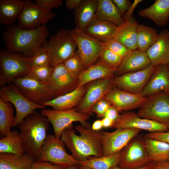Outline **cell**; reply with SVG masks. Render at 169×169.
<instances>
[{"label":"cell","mask_w":169,"mask_h":169,"mask_svg":"<svg viewBox=\"0 0 169 169\" xmlns=\"http://www.w3.org/2000/svg\"><path fill=\"white\" fill-rule=\"evenodd\" d=\"M76 134L73 126L65 129L60 139L70 151L72 156L78 161H84L91 157L103 156L100 131L93 130L90 123L85 126L77 125Z\"/></svg>","instance_id":"cell-1"},{"label":"cell","mask_w":169,"mask_h":169,"mask_svg":"<svg viewBox=\"0 0 169 169\" xmlns=\"http://www.w3.org/2000/svg\"><path fill=\"white\" fill-rule=\"evenodd\" d=\"M3 34L7 51L20 52L26 58L32 57L49 36L46 23L33 30L22 29L14 24L7 25Z\"/></svg>","instance_id":"cell-2"},{"label":"cell","mask_w":169,"mask_h":169,"mask_svg":"<svg viewBox=\"0 0 169 169\" xmlns=\"http://www.w3.org/2000/svg\"><path fill=\"white\" fill-rule=\"evenodd\" d=\"M50 123L46 116L34 111L17 125L25 152L34 161L39 159Z\"/></svg>","instance_id":"cell-3"},{"label":"cell","mask_w":169,"mask_h":169,"mask_svg":"<svg viewBox=\"0 0 169 169\" xmlns=\"http://www.w3.org/2000/svg\"><path fill=\"white\" fill-rule=\"evenodd\" d=\"M49 55L50 66L54 68L63 63L76 53L77 45L69 30L61 28L42 45Z\"/></svg>","instance_id":"cell-4"},{"label":"cell","mask_w":169,"mask_h":169,"mask_svg":"<svg viewBox=\"0 0 169 169\" xmlns=\"http://www.w3.org/2000/svg\"><path fill=\"white\" fill-rule=\"evenodd\" d=\"M30 68L28 58L4 49L0 51V86L10 84L14 79L27 75Z\"/></svg>","instance_id":"cell-5"},{"label":"cell","mask_w":169,"mask_h":169,"mask_svg":"<svg viewBox=\"0 0 169 169\" xmlns=\"http://www.w3.org/2000/svg\"><path fill=\"white\" fill-rule=\"evenodd\" d=\"M152 161L148 155L144 141V136L137 135L121 151L118 166L129 169L143 168Z\"/></svg>","instance_id":"cell-6"},{"label":"cell","mask_w":169,"mask_h":169,"mask_svg":"<svg viewBox=\"0 0 169 169\" xmlns=\"http://www.w3.org/2000/svg\"><path fill=\"white\" fill-rule=\"evenodd\" d=\"M0 98L10 103L15 108L14 126H17L35 110L45 108V106L35 104L27 99L13 83L1 87Z\"/></svg>","instance_id":"cell-7"},{"label":"cell","mask_w":169,"mask_h":169,"mask_svg":"<svg viewBox=\"0 0 169 169\" xmlns=\"http://www.w3.org/2000/svg\"><path fill=\"white\" fill-rule=\"evenodd\" d=\"M65 144L54 135H48L38 160L61 166L67 168L79 166V161L67 152Z\"/></svg>","instance_id":"cell-8"},{"label":"cell","mask_w":169,"mask_h":169,"mask_svg":"<svg viewBox=\"0 0 169 169\" xmlns=\"http://www.w3.org/2000/svg\"><path fill=\"white\" fill-rule=\"evenodd\" d=\"M137 114L140 117L161 123L169 129V95L160 93L147 97Z\"/></svg>","instance_id":"cell-9"},{"label":"cell","mask_w":169,"mask_h":169,"mask_svg":"<svg viewBox=\"0 0 169 169\" xmlns=\"http://www.w3.org/2000/svg\"><path fill=\"white\" fill-rule=\"evenodd\" d=\"M77 45V51L85 68L94 63L99 58L105 48L104 43L93 38L81 29L76 27L69 31Z\"/></svg>","instance_id":"cell-10"},{"label":"cell","mask_w":169,"mask_h":169,"mask_svg":"<svg viewBox=\"0 0 169 169\" xmlns=\"http://www.w3.org/2000/svg\"><path fill=\"white\" fill-rule=\"evenodd\" d=\"M41 113L46 116L52 124L54 135L58 138H60L65 129L73 126V122H79L85 126L89 124L87 120L90 118L89 116L78 112L76 108L62 110L44 109L41 110Z\"/></svg>","instance_id":"cell-11"},{"label":"cell","mask_w":169,"mask_h":169,"mask_svg":"<svg viewBox=\"0 0 169 169\" xmlns=\"http://www.w3.org/2000/svg\"><path fill=\"white\" fill-rule=\"evenodd\" d=\"M114 77H109L88 84L86 92L76 108L77 110L83 114L91 115V110L93 106L103 99L114 86Z\"/></svg>","instance_id":"cell-12"},{"label":"cell","mask_w":169,"mask_h":169,"mask_svg":"<svg viewBox=\"0 0 169 169\" xmlns=\"http://www.w3.org/2000/svg\"><path fill=\"white\" fill-rule=\"evenodd\" d=\"M13 83L27 99L35 104L43 105L54 98L47 84L28 75L16 79Z\"/></svg>","instance_id":"cell-13"},{"label":"cell","mask_w":169,"mask_h":169,"mask_svg":"<svg viewBox=\"0 0 169 169\" xmlns=\"http://www.w3.org/2000/svg\"><path fill=\"white\" fill-rule=\"evenodd\" d=\"M156 66L151 64L144 69L114 77V85L132 93L141 94Z\"/></svg>","instance_id":"cell-14"},{"label":"cell","mask_w":169,"mask_h":169,"mask_svg":"<svg viewBox=\"0 0 169 169\" xmlns=\"http://www.w3.org/2000/svg\"><path fill=\"white\" fill-rule=\"evenodd\" d=\"M78 83L79 76L70 72L62 63L54 67L47 85L54 98L73 91Z\"/></svg>","instance_id":"cell-15"},{"label":"cell","mask_w":169,"mask_h":169,"mask_svg":"<svg viewBox=\"0 0 169 169\" xmlns=\"http://www.w3.org/2000/svg\"><path fill=\"white\" fill-rule=\"evenodd\" d=\"M56 16L53 12L45 11L31 0H27L16 26L23 29H35Z\"/></svg>","instance_id":"cell-16"},{"label":"cell","mask_w":169,"mask_h":169,"mask_svg":"<svg viewBox=\"0 0 169 169\" xmlns=\"http://www.w3.org/2000/svg\"><path fill=\"white\" fill-rule=\"evenodd\" d=\"M141 130L133 128L117 129L112 132L101 131L103 156L121 151Z\"/></svg>","instance_id":"cell-17"},{"label":"cell","mask_w":169,"mask_h":169,"mask_svg":"<svg viewBox=\"0 0 169 169\" xmlns=\"http://www.w3.org/2000/svg\"><path fill=\"white\" fill-rule=\"evenodd\" d=\"M111 128L115 129L133 128L147 131L150 133L169 131V129L161 123L139 117L134 112H127L120 114L114 122Z\"/></svg>","instance_id":"cell-18"},{"label":"cell","mask_w":169,"mask_h":169,"mask_svg":"<svg viewBox=\"0 0 169 169\" xmlns=\"http://www.w3.org/2000/svg\"><path fill=\"white\" fill-rule=\"evenodd\" d=\"M103 99L109 102L120 112L140 108L147 98L141 94H134L114 86Z\"/></svg>","instance_id":"cell-19"},{"label":"cell","mask_w":169,"mask_h":169,"mask_svg":"<svg viewBox=\"0 0 169 169\" xmlns=\"http://www.w3.org/2000/svg\"><path fill=\"white\" fill-rule=\"evenodd\" d=\"M163 93L169 95V67L168 64L159 65L156 68L141 94L147 98Z\"/></svg>","instance_id":"cell-20"},{"label":"cell","mask_w":169,"mask_h":169,"mask_svg":"<svg viewBox=\"0 0 169 169\" xmlns=\"http://www.w3.org/2000/svg\"><path fill=\"white\" fill-rule=\"evenodd\" d=\"M158 34L156 41L146 52L151 64L156 66L169 63V31L164 29Z\"/></svg>","instance_id":"cell-21"},{"label":"cell","mask_w":169,"mask_h":169,"mask_svg":"<svg viewBox=\"0 0 169 169\" xmlns=\"http://www.w3.org/2000/svg\"><path fill=\"white\" fill-rule=\"evenodd\" d=\"M151 64L146 52L138 49L131 51L122 59L115 72L119 75L144 69Z\"/></svg>","instance_id":"cell-22"},{"label":"cell","mask_w":169,"mask_h":169,"mask_svg":"<svg viewBox=\"0 0 169 169\" xmlns=\"http://www.w3.org/2000/svg\"><path fill=\"white\" fill-rule=\"evenodd\" d=\"M116 70L99 60L85 69L79 76V83L76 89L98 79L114 76Z\"/></svg>","instance_id":"cell-23"},{"label":"cell","mask_w":169,"mask_h":169,"mask_svg":"<svg viewBox=\"0 0 169 169\" xmlns=\"http://www.w3.org/2000/svg\"><path fill=\"white\" fill-rule=\"evenodd\" d=\"M119 27L111 22L95 17L87 24L83 31L90 36L104 42L113 38Z\"/></svg>","instance_id":"cell-24"},{"label":"cell","mask_w":169,"mask_h":169,"mask_svg":"<svg viewBox=\"0 0 169 169\" xmlns=\"http://www.w3.org/2000/svg\"><path fill=\"white\" fill-rule=\"evenodd\" d=\"M87 84L65 95L45 103L43 105L51 106L53 109L62 110L77 107L87 90Z\"/></svg>","instance_id":"cell-25"},{"label":"cell","mask_w":169,"mask_h":169,"mask_svg":"<svg viewBox=\"0 0 169 169\" xmlns=\"http://www.w3.org/2000/svg\"><path fill=\"white\" fill-rule=\"evenodd\" d=\"M138 25L136 19L132 17L119 27L113 38L131 51L137 49V30Z\"/></svg>","instance_id":"cell-26"},{"label":"cell","mask_w":169,"mask_h":169,"mask_svg":"<svg viewBox=\"0 0 169 169\" xmlns=\"http://www.w3.org/2000/svg\"><path fill=\"white\" fill-rule=\"evenodd\" d=\"M139 14L158 26H165L169 19V0H156L149 7L140 10Z\"/></svg>","instance_id":"cell-27"},{"label":"cell","mask_w":169,"mask_h":169,"mask_svg":"<svg viewBox=\"0 0 169 169\" xmlns=\"http://www.w3.org/2000/svg\"><path fill=\"white\" fill-rule=\"evenodd\" d=\"M25 2L21 0H0L1 24L7 26L13 24L19 18Z\"/></svg>","instance_id":"cell-28"},{"label":"cell","mask_w":169,"mask_h":169,"mask_svg":"<svg viewBox=\"0 0 169 169\" xmlns=\"http://www.w3.org/2000/svg\"><path fill=\"white\" fill-rule=\"evenodd\" d=\"M98 0H83L74 9V18L76 27L84 30L95 17Z\"/></svg>","instance_id":"cell-29"},{"label":"cell","mask_w":169,"mask_h":169,"mask_svg":"<svg viewBox=\"0 0 169 169\" xmlns=\"http://www.w3.org/2000/svg\"><path fill=\"white\" fill-rule=\"evenodd\" d=\"M95 17L112 22L118 27L125 22L118 9L111 0H98Z\"/></svg>","instance_id":"cell-30"},{"label":"cell","mask_w":169,"mask_h":169,"mask_svg":"<svg viewBox=\"0 0 169 169\" xmlns=\"http://www.w3.org/2000/svg\"><path fill=\"white\" fill-rule=\"evenodd\" d=\"M9 153L22 156L25 153L19 132L13 130L0 139V153Z\"/></svg>","instance_id":"cell-31"},{"label":"cell","mask_w":169,"mask_h":169,"mask_svg":"<svg viewBox=\"0 0 169 169\" xmlns=\"http://www.w3.org/2000/svg\"><path fill=\"white\" fill-rule=\"evenodd\" d=\"M34 161L25 153L22 156L9 153H0V169H31Z\"/></svg>","instance_id":"cell-32"},{"label":"cell","mask_w":169,"mask_h":169,"mask_svg":"<svg viewBox=\"0 0 169 169\" xmlns=\"http://www.w3.org/2000/svg\"><path fill=\"white\" fill-rule=\"evenodd\" d=\"M144 141L149 157L152 161L157 162L167 160L169 156V143L145 136Z\"/></svg>","instance_id":"cell-33"},{"label":"cell","mask_w":169,"mask_h":169,"mask_svg":"<svg viewBox=\"0 0 169 169\" xmlns=\"http://www.w3.org/2000/svg\"><path fill=\"white\" fill-rule=\"evenodd\" d=\"M13 105L10 103L0 98V136L9 133L14 126L15 116Z\"/></svg>","instance_id":"cell-34"},{"label":"cell","mask_w":169,"mask_h":169,"mask_svg":"<svg viewBox=\"0 0 169 169\" xmlns=\"http://www.w3.org/2000/svg\"><path fill=\"white\" fill-rule=\"evenodd\" d=\"M121 151L110 155L101 157L90 158L84 161H79V166H85L92 169H110L118 166Z\"/></svg>","instance_id":"cell-35"},{"label":"cell","mask_w":169,"mask_h":169,"mask_svg":"<svg viewBox=\"0 0 169 169\" xmlns=\"http://www.w3.org/2000/svg\"><path fill=\"white\" fill-rule=\"evenodd\" d=\"M137 49L146 52L156 41L159 34L150 26L139 24L137 30Z\"/></svg>","instance_id":"cell-36"},{"label":"cell","mask_w":169,"mask_h":169,"mask_svg":"<svg viewBox=\"0 0 169 169\" xmlns=\"http://www.w3.org/2000/svg\"><path fill=\"white\" fill-rule=\"evenodd\" d=\"M28 59L30 68L50 65L49 55L42 46L37 49L32 57L28 58Z\"/></svg>","instance_id":"cell-37"},{"label":"cell","mask_w":169,"mask_h":169,"mask_svg":"<svg viewBox=\"0 0 169 169\" xmlns=\"http://www.w3.org/2000/svg\"><path fill=\"white\" fill-rule=\"evenodd\" d=\"M53 68L50 65L31 68L27 75L47 84L50 80Z\"/></svg>","instance_id":"cell-38"},{"label":"cell","mask_w":169,"mask_h":169,"mask_svg":"<svg viewBox=\"0 0 169 169\" xmlns=\"http://www.w3.org/2000/svg\"><path fill=\"white\" fill-rule=\"evenodd\" d=\"M63 64L70 72L78 76L85 68L82 59L77 51L73 56L64 62Z\"/></svg>","instance_id":"cell-39"},{"label":"cell","mask_w":169,"mask_h":169,"mask_svg":"<svg viewBox=\"0 0 169 169\" xmlns=\"http://www.w3.org/2000/svg\"><path fill=\"white\" fill-rule=\"evenodd\" d=\"M99 58L112 68L116 70L120 64L122 58L110 49L105 48L101 53Z\"/></svg>","instance_id":"cell-40"},{"label":"cell","mask_w":169,"mask_h":169,"mask_svg":"<svg viewBox=\"0 0 169 169\" xmlns=\"http://www.w3.org/2000/svg\"><path fill=\"white\" fill-rule=\"evenodd\" d=\"M104 43L105 48L110 49L122 58L131 51L124 45L113 38L107 39Z\"/></svg>","instance_id":"cell-41"},{"label":"cell","mask_w":169,"mask_h":169,"mask_svg":"<svg viewBox=\"0 0 169 169\" xmlns=\"http://www.w3.org/2000/svg\"><path fill=\"white\" fill-rule=\"evenodd\" d=\"M111 105L109 102L103 98L93 106L91 112L92 113H95L98 118H103L105 112Z\"/></svg>","instance_id":"cell-42"},{"label":"cell","mask_w":169,"mask_h":169,"mask_svg":"<svg viewBox=\"0 0 169 169\" xmlns=\"http://www.w3.org/2000/svg\"><path fill=\"white\" fill-rule=\"evenodd\" d=\"M35 3L43 10L51 11L54 8L60 7L63 4L62 0H34Z\"/></svg>","instance_id":"cell-43"},{"label":"cell","mask_w":169,"mask_h":169,"mask_svg":"<svg viewBox=\"0 0 169 169\" xmlns=\"http://www.w3.org/2000/svg\"><path fill=\"white\" fill-rule=\"evenodd\" d=\"M31 169H67L60 165L39 160L34 161Z\"/></svg>","instance_id":"cell-44"},{"label":"cell","mask_w":169,"mask_h":169,"mask_svg":"<svg viewBox=\"0 0 169 169\" xmlns=\"http://www.w3.org/2000/svg\"><path fill=\"white\" fill-rule=\"evenodd\" d=\"M149 138L165 142L169 144V131L149 133L144 135Z\"/></svg>","instance_id":"cell-45"},{"label":"cell","mask_w":169,"mask_h":169,"mask_svg":"<svg viewBox=\"0 0 169 169\" xmlns=\"http://www.w3.org/2000/svg\"><path fill=\"white\" fill-rule=\"evenodd\" d=\"M122 16L128 10L132 3L129 0H113Z\"/></svg>","instance_id":"cell-46"},{"label":"cell","mask_w":169,"mask_h":169,"mask_svg":"<svg viewBox=\"0 0 169 169\" xmlns=\"http://www.w3.org/2000/svg\"><path fill=\"white\" fill-rule=\"evenodd\" d=\"M119 112L112 105L105 112L104 117H107L114 122L119 118L120 115Z\"/></svg>","instance_id":"cell-47"},{"label":"cell","mask_w":169,"mask_h":169,"mask_svg":"<svg viewBox=\"0 0 169 169\" xmlns=\"http://www.w3.org/2000/svg\"><path fill=\"white\" fill-rule=\"evenodd\" d=\"M142 0H135L128 10L124 13L122 17L124 21H126L130 19L132 17L133 12L139 3L143 1Z\"/></svg>","instance_id":"cell-48"},{"label":"cell","mask_w":169,"mask_h":169,"mask_svg":"<svg viewBox=\"0 0 169 169\" xmlns=\"http://www.w3.org/2000/svg\"><path fill=\"white\" fill-rule=\"evenodd\" d=\"M150 169H169V163L166 160L162 161L154 162Z\"/></svg>","instance_id":"cell-49"},{"label":"cell","mask_w":169,"mask_h":169,"mask_svg":"<svg viewBox=\"0 0 169 169\" xmlns=\"http://www.w3.org/2000/svg\"><path fill=\"white\" fill-rule=\"evenodd\" d=\"M82 0H66L65 2L66 7L70 10L75 9Z\"/></svg>","instance_id":"cell-50"},{"label":"cell","mask_w":169,"mask_h":169,"mask_svg":"<svg viewBox=\"0 0 169 169\" xmlns=\"http://www.w3.org/2000/svg\"><path fill=\"white\" fill-rule=\"evenodd\" d=\"M103 127L101 120H97L95 121L91 126L92 130L95 131H99Z\"/></svg>","instance_id":"cell-51"},{"label":"cell","mask_w":169,"mask_h":169,"mask_svg":"<svg viewBox=\"0 0 169 169\" xmlns=\"http://www.w3.org/2000/svg\"><path fill=\"white\" fill-rule=\"evenodd\" d=\"M101 120L103 127L104 128L111 127L114 122L113 121L107 117H104Z\"/></svg>","instance_id":"cell-52"},{"label":"cell","mask_w":169,"mask_h":169,"mask_svg":"<svg viewBox=\"0 0 169 169\" xmlns=\"http://www.w3.org/2000/svg\"><path fill=\"white\" fill-rule=\"evenodd\" d=\"M153 163V161H152L151 163H150V164L148 165L143 167L141 168L138 169H150L152 166ZM110 169H127V168H120L118 166H115L113 167H112Z\"/></svg>","instance_id":"cell-53"},{"label":"cell","mask_w":169,"mask_h":169,"mask_svg":"<svg viewBox=\"0 0 169 169\" xmlns=\"http://www.w3.org/2000/svg\"><path fill=\"white\" fill-rule=\"evenodd\" d=\"M79 167L81 169H92L91 168L85 166L80 165L79 166Z\"/></svg>","instance_id":"cell-54"},{"label":"cell","mask_w":169,"mask_h":169,"mask_svg":"<svg viewBox=\"0 0 169 169\" xmlns=\"http://www.w3.org/2000/svg\"><path fill=\"white\" fill-rule=\"evenodd\" d=\"M79 166H73L69 167L67 168V169H77Z\"/></svg>","instance_id":"cell-55"},{"label":"cell","mask_w":169,"mask_h":169,"mask_svg":"<svg viewBox=\"0 0 169 169\" xmlns=\"http://www.w3.org/2000/svg\"><path fill=\"white\" fill-rule=\"evenodd\" d=\"M166 160L169 163V156L168 157Z\"/></svg>","instance_id":"cell-56"},{"label":"cell","mask_w":169,"mask_h":169,"mask_svg":"<svg viewBox=\"0 0 169 169\" xmlns=\"http://www.w3.org/2000/svg\"><path fill=\"white\" fill-rule=\"evenodd\" d=\"M77 169H81L80 168V167L79 166V167Z\"/></svg>","instance_id":"cell-57"},{"label":"cell","mask_w":169,"mask_h":169,"mask_svg":"<svg viewBox=\"0 0 169 169\" xmlns=\"http://www.w3.org/2000/svg\"><path fill=\"white\" fill-rule=\"evenodd\" d=\"M168 66H169V63H168Z\"/></svg>","instance_id":"cell-58"}]
</instances>
